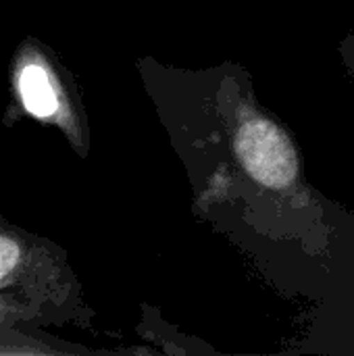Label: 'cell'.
I'll use <instances>...</instances> for the list:
<instances>
[{
  "mask_svg": "<svg viewBox=\"0 0 354 356\" xmlns=\"http://www.w3.org/2000/svg\"><path fill=\"white\" fill-rule=\"evenodd\" d=\"M140 69L194 215L282 280L338 286L354 267V213L309 181L298 140L259 100L250 73L234 60L179 69L144 58Z\"/></svg>",
  "mask_w": 354,
  "mask_h": 356,
  "instance_id": "cell-1",
  "label": "cell"
},
{
  "mask_svg": "<svg viewBox=\"0 0 354 356\" xmlns=\"http://www.w3.org/2000/svg\"><path fill=\"white\" fill-rule=\"evenodd\" d=\"M140 334L156 344L161 355H217V350L200 338H190L177 325L165 321L156 307H144Z\"/></svg>",
  "mask_w": 354,
  "mask_h": 356,
  "instance_id": "cell-2",
  "label": "cell"
},
{
  "mask_svg": "<svg viewBox=\"0 0 354 356\" xmlns=\"http://www.w3.org/2000/svg\"><path fill=\"white\" fill-rule=\"evenodd\" d=\"M19 94L25 111L38 119H50L58 113V94L50 81L48 71L38 63L23 67L19 75Z\"/></svg>",
  "mask_w": 354,
  "mask_h": 356,
  "instance_id": "cell-3",
  "label": "cell"
},
{
  "mask_svg": "<svg viewBox=\"0 0 354 356\" xmlns=\"http://www.w3.org/2000/svg\"><path fill=\"white\" fill-rule=\"evenodd\" d=\"M19 263V246L10 238L0 236V282L15 269Z\"/></svg>",
  "mask_w": 354,
  "mask_h": 356,
  "instance_id": "cell-4",
  "label": "cell"
},
{
  "mask_svg": "<svg viewBox=\"0 0 354 356\" xmlns=\"http://www.w3.org/2000/svg\"><path fill=\"white\" fill-rule=\"evenodd\" d=\"M338 54L340 60L344 65V69L348 71V75L354 79V29L344 35V40L338 44Z\"/></svg>",
  "mask_w": 354,
  "mask_h": 356,
  "instance_id": "cell-5",
  "label": "cell"
}]
</instances>
